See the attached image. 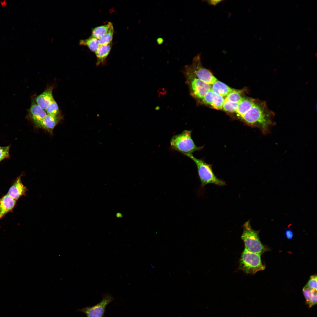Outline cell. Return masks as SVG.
<instances>
[{"label":"cell","instance_id":"cell-1","mask_svg":"<svg viewBox=\"0 0 317 317\" xmlns=\"http://www.w3.org/2000/svg\"><path fill=\"white\" fill-rule=\"evenodd\" d=\"M274 113L268 107L266 102L256 100L252 107L241 118L247 123L259 128L264 134H268L275 124Z\"/></svg>","mask_w":317,"mask_h":317},{"label":"cell","instance_id":"cell-2","mask_svg":"<svg viewBox=\"0 0 317 317\" xmlns=\"http://www.w3.org/2000/svg\"><path fill=\"white\" fill-rule=\"evenodd\" d=\"M192 130H184L180 134L173 136L170 142L171 149L186 156L201 149L203 146H198L191 137Z\"/></svg>","mask_w":317,"mask_h":317},{"label":"cell","instance_id":"cell-3","mask_svg":"<svg viewBox=\"0 0 317 317\" xmlns=\"http://www.w3.org/2000/svg\"><path fill=\"white\" fill-rule=\"evenodd\" d=\"M242 227L243 232L241 238L244 242L245 248L251 252L261 254L268 250V248L260 240L259 231L252 229L249 220L246 222Z\"/></svg>","mask_w":317,"mask_h":317},{"label":"cell","instance_id":"cell-4","mask_svg":"<svg viewBox=\"0 0 317 317\" xmlns=\"http://www.w3.org/2000/svg\"><path fill=\"white\" fill-rule=\"evenodd\" d=\"M183 73L185 76L194 77L210 85L218 80L209 70L202 66L200 54L193 58L190 65L185 66Z\"/></svg>","mask_w":317,"mask_h":317},{"label":"cell","instance_id":"cell-5","mask_svg":"<svg viewBox=\"0 0 317 317\" xmlns=\"http://www.w3.org/2000/svg\"><path fill=\"white\" fill-rule=\"evenodd\" d=\"M261 254L251 252L245 248L239 261V269L247 274H254L264 270L265 267L262 264Z\"/></svg>","mask_w":317,"mask_h":317},{"label":"cell","instance_id":"cell-6","mask_svg":"<svg viewBox=\"0 0 317 317\" xmlns=\"http://www.w3.org/2000/svg\"><path fill=\"white\" fill-rule=\"evenodd\" d=\"M187 156L191 159L195 164L203 186L210 183L219 186L225 185L224 181L218 178L215 175L211 165L206 163L202 159L197 158L192 154H189Z\"/></svg>","mask_w":317,"mask_h":317},{"label":"cell","instance_id":"cell-7","mask_svg":"<svg viewBox=\"0 0 317 317\" xmlns=\"http://www.w3.org/2000/svg\"><path fill=\"white\" fill-rule=\"evenodd\" d=\"M189 86L190 95L193 97L201 100L211 90V85L193 77L185 76Z\"/></svg>","mask_w":317,"mask_h":317},{"label":"cell","instance_id":"cell-8","mask_svg":"<svg viewBox=\"0 0 317 317\" xmlns=\"http://www.w3.org/2000/svg\"><path fill=\"white\" fill-rule=\"evenodd\" d=\"M112 299L111 296H106L97 305L92 307L84 308L81 311L84 313L87 317H102L107 306Z\"/></svg>","mask_w":317,"mask_h":317},{"label":"cell","instance_id":"cell-9","mask_svg":"<svg viewBox=\"0 0 317 317\" xmlns=\"http://www.w3.org/2000/svg\"><path fill=\"white\" fill-rule=\"evenodd\" d=\"M225 99L224 97L211 90L205 94L201 100L204 103L210 106L215 109L220 110L222 109Z\"/></svg>","mask_w":317,"mask_h":317},{"label":"cell","instance_id":"cell-10","mask_svg":"<svg viewBox=\"0 0 317 317\" xmlns=\"http://www.w3.org/2000/svg\"><path fill=\"white\" fill-rule=\"evenodd\" d=\"M47 114L46 112L36 102H33L29 109L28 115L36 127L40 128L42 120Z\"/></svg>","mask_w":317,"mask_h":317},{"label":"cell","instance_id":"cell-11","mask_svg":"<svg viewBox=\"0 0 317 317\" xmlns=\"http://www.w3.org/2000/svg\"><path fill=\"white\" fill-rule=\"evenodd\" d=\"M26 188L21 180L20 177H18L10 187L8 194L16 200L24 195Z\"/></svg>","mask_w":317,"mask_h":317},{"label":"cell","instance_id":"cell-12","mask_svg":"<svg viewBox=\"0 0 317 317\" xmlns=\"http://www.w3.org/2000/svg\"><path fill=\"white\" fill-rule=\"evenodd\" d=\"M16 201L8 194L0 199V219L13 210L16 205Z\"/></svg>","mask_w":317,"mask_h":317},{"label":"cell","instance_id":"cell-13","mask_svg":"<svg viewBox=\"0 0 317 317\" xmlns=\"http://www.w3.org/2000/svg\"><path fill=\"white\" fill-rule=\"evenodd\" d=\"M54 100L51 88L46 90L36 99V103L44 110Z\"/></svg>","mask_w":317,"mask_h":317},{"label":"cell","instance_id":"cell-14","mask_svg":"<svg viewBox=\"0 0 317 317\" xmlns=\"http://www.w3.org/2000/svg\"><path fill=\"white\" fill-rule=\"evenodd\" d=\"M61 119V117L59 115L54 116L47 114L42 120L40 128L52 133Z\"/></svg>","mask_w":317,"mask_h":317},{"label":"cell","instance_id":"cell-15","mask_svg":"<svg viewBox=\"0 0 317 317\" xmlns=\"http://www.w3.org/2000/svg\"><path fill=\"white\" fill-rule=\"evenodd\" d=\"M112 42L108 44L100 45L95 52L97 62V66L103 64L109 54L112 46Z\"/></svg>","mask_w":317,"mask_h":317},{"label":"cell","instance_id":"cell-16","mask_svg":"<svg viewBox=\"0 0 317 317\" xmlns=\"http://www.w3.org/2000/svg\"><path fill=\"white\" fill-rule=\"evenodd\" d=\"M234 89L218 80L211 85V90L223 97L227 96Z\"/></svg>","mask_w":317,"mask_h":317},{"label":"cell","instance_id":"cell-17","mask_svg":"<svg viewBox=\"0 0 317 317\" xmlns=\"http://www.w3.org/2000/svg\"><path fill=\"white\" fill-rule=\"evenodd\" d=\"M256 100L252 98H244L238 104L236 112L237 114L241 117L254 104Z\"/></svg>","mask_w":317,"mask_h":317},{"label":"cell","instance_id":"cell-18","mask_svg":"<svg viewBox=\"0 0 317 317\" xmlns=\"http://www.w3.org/2000/svg\"><path fill=\"white\" fill-rule=\"evenodd\" d=\"M306 302L309 307L317 304V290L305 286L303 289Z\"/></svg>","mask_w":317,"mask_h":317},{"label":"cell","instance_id":"cell-19","mask_svg":"<svg viewBox=\"0 0 317 317\" xmlns=\"http://www.w3.org/2000/svg\"><path fill=\"white\" fill-rule=\"evenodd\" d=\"M112 26V23L108 22L104 25L96 27L92 29L91 36L98 39L107 33Z\"/></svg>","mask_w":317,"mask_h":317},{"label":"cell","instance_id":"cell-20","mask_svg":"<svg viewBox=\"0 0 317 317\" xmlns=\"http://www.w3.org/2000/svg\"><path fill=\"white\" fill-rule=\"evenodd\" d=\"M79 44L87 46L91 51L94 52H95L100 45L98 39L91 36L87 39L80 40Z\"/></svg>","mask_w":317,"mask_h":317},{"label":"cell","instance_id":"cell-21","mask_svg":"<svg viewBox=\"0 0 317 317\" xmlns=\"http://www.w3.org/2000/svg\"><path fill=\"white\" fill-rule=\"evenodd\" d=\"M240 92V90L234 89L226 97L225 99L239 104L244 98L241 96Z\"/></svg>","mask_w":317,"mask_h":317},{"label":"cell","instance_id":"cell-22","mask_svg":"<svg viewBox=\"0 0 317 317\" xmlns=\"http://www.w3.org/2000/svg\"><path fill=\"white\" fill-rule=\"evenodd\" d=\"M114 33L113 27H112L108 31L98 39L100 45L109 44L112 42Z\"/></svg>","mask_w":317,"mask_h":317},{"label":"cell","instance_id":"cell-23","mask_svg":"<svg viewBox=\"0 0 317 317\" xmlns=\"http://www.w3.org/2000/svg\"><path fill=\"white\" fill-rule=\"evenodd\" d=\"M238 105V103L232 102L225 99L222 109L229 112H236Z\"/></svg>","mask_w":317,"mask_h":317},{"label":"cell","instance_id":"cell-24","mask_svg":"<svg viewBox=\"0 0 317 317\" xmlns=\"http://www.w3.org/2000/svg\"><path fill=\"white\" fill-rule=\"evenodd\" d=\"M45 111L48 114L54 116L59 115V110L58 105L55 100L48 106Z\"/></svg>","mask_w":317,"mask_h":317},{"label":"cell","instance_id":"cell-25","mask_svg":"<svg viewBox=\"0 0 317 317\" xmlns=\"http://www.w3.org/2000/svg\"><path fill=\"white\" fill-rule=\"evenodd\" d=\"M10 146H0V162L4 159L9 157V148Z\"/></svg>","mask_w":317,"mask_h":317},{"label":"cell","instance_id":"cell-26","mask_svg":"<svg viewBox=\"0 0 317 317\" xmlns=\"http://www.w3.org/2000/svg\"><path fill=\"white\" fill-rule=\"evenodd\" d=\"M316 275H313L310 276L305 286L310 288L317 290V279Z\"/></svg>","mask_w":317,"mask_h":317},{"label":"cell","instance_id":"cell-27","mask_svg":"<svg viewBox=\"0 0 317 317\" xmlns=\"http://www.w3.org/2000/svg\"><path fill=\"white\" fill-rule=\"evenodd\" d=\"M285 235L286 238L289 239H291L294 235V234L292 231L290 229H288L286 230L285 232Z\"/></svg>","mask_w":317,"mask_h":317},{"label":"cell","instance_id":"cell-28","mask_svg":"<svg viewBox=\"0 0 317 317\" xmlns=\"http://www.w3.org/2000/svg\"><path fill=\"white\" fill-rule=\"evenodd\" d=\"M222 1V0H208L206 1L209 5L213 6H215L217 4H218V3Z\"/></svg>","mask_w":317,"mask_h":317},{"label":"cell","instance_id":"cell-29","mask_svg":"<svg viewBox=\"0 0 317 317\" xmlns=\"http://www.w3.org/2000/svg\"><path fill=\"white\" fill-rule=\"evenodd\" d=\"M0 3L3 6H5L7 4V2L6 0H1L0 1Z\"/></svg>","mask_w":317,"mask_h":317},{"label":"cell","instance_id":"cell-30","mask_svg":"<svg viewBox=\"0 0 317 317\" xmlns=\"http://www.w3.org/2000/svg\"><path fill=\"white\" fill-rule=\"evenodd\" d=\"M300 45H299L298 46H297L296 48L297 49H298L300 48Z\"/></svg>","mask_w":317,"mask_h":317},{"label":"cell","instance_id":"cell-31","mask_svg":"<svg viewBox=\"0 0 317 317\" xmlns=\"http://www.w3.org/2000/svg\"><path fill=\"white\" fill-rule=\"evenodd\" d=\"M316 55H317V53H316H316H315V57H316Z\"/></svg>","mask_w":317,"mask_h":317},{"label":"cell","instance_id":"cell-32","mask_svg":"<svg viewBox=\"0 0 317 317\" xmlns=\"http://www.w3.org/2000/svg\"><path fill=\"white\" fill-rule=\"evenodd\" d=\"M311 27H309V28H308V31H309V30H310V29H311Z\"/></svg>","mask_w":317,"mask_h":317},{"label":"cell","instance_id":"cell-33","mask_svg":"<svg viewBox=\"0 0 317 317\" xmlns=\"http://www.w3.org/2000/svg\"><path fill=\"white\" fill-rule=\"evenodd\" d=\"M299 4H297V5H296V7H297V6H298V5H299Z\"/></svg>","mask_w":317,"mask_h":317},{"label":"cell","instance_id":"cell-34","mask_svg":"<svg viewBox=\"0 0 317 317\" xmlns=\"http://www.w3.org/2000/svg\"><path fill=\"white\" fill-rule=\"evenodd\" d=\"M280 46H281V45H278V48H279V47H280Z\"/></svg>","mask_w":317,"mask_h":317}]
</instances>
